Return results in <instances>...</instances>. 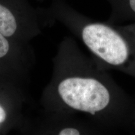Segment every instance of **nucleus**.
I'll list each match as a JSON object with an SVG mask.
<instances>
[{
    "label": "nucleus",
    "instance_id": "obj_1",
    "mask_svg": "<svg viewBox=\"0 0 135 135\" xmlns=\"http://www.w3.org/2000/svg\"><path fill=\"white\" fill-rule=\"evenodd\" d=\"M53 64L51 79L41 99L45 112L81 114L109 132L132 127L135 99L73 38L65 37L61 42Z\"/></svg>",
    "mask_w": 135,
    "mask_h": 135
},
{
    "label": "nucleus",
    "instance_id": "obj_2",
    "mask_svg": "<svg viewBox=\"0 0 135 135\" xmlns=\"http://www.w3.org/2000/svg\"><path fill=\"white\" fill-rule=\"evenodd\" d=\"M70 28L99 66L135 78L134 28H116L98 22L72 25Z\"/></svg>",
    "mask_w": 135,
    "mask_h": 135
},
{
    "label": "nucleus",
    "instance_id": "obj_3",
    "mask_svg": "<svg viewBox=\"0 0 135 135\" xmlns=\"http://www.w3.org/2000/svg\"><path fill=\"white\" fill-rule=\"evenodd\" d=\"M35 58L30 44L20 43L0 32V82L16 89L27 99Z\"/></svg>",
    "mask_w": 135,
    "mask_h": 135
},
{
    "label": "nucleus",
    "instance_id": "obj_4",
    "mask_svg": "<svg viewBox=\"0 0 135 135\" xmlns=\"http://www.w3.org/2000/svg\"><path fill=\"white\" fill-rule=\"evenodd\" d=\"M0 32L20 43L30 44L41 30L25 0H0Z\"/></svg>",
    "mask_w": 135,
    "mask_h": 135
},
{
    "label": "nucleus",
    "instance_id": "obj_5",
    "mask_svg": "<svg viewBox=\"0 0 135 135\" xmlns=\"http://www.w3.org/2000/svg\"><path fill=\"white\" fill-rule=\"evenodd\" d=\"M37 131L46 134H101L109 133L93 121L76 114L44 112L43 119L38 123Z\"/></svg>",
    "mask_w": 135,
    "mask_h": 135
},
{
    "label": "nucleus",
    "instance_id": "obj_6",
    "mask_svg": "<svg viewBox=\"0 0 135 135\" xmlns=\"http://www.w3.org/2000/svg\"><path fill=\"white\" fill-rule=\"evenodd\" d=\"M28 100L16 89L0 82V133L15 127H25L26 121L22 109Z\"/></svg>",
    "mask_w": 135,
    "mask_h": 135
},
{
    "label": "nucleus",
    "instance_id": "obj_7",
    "mask_svg": "<svg viewBox=\"0 0 135 135\" xmlns=\"http://www.w3.org/2000/svg\"><path fill=\"white\" fill-rule=\"evenodd\" d=\"M128 4L130 11L135 15V0H128Z\"/></svg>",
    "mask_w": 135,
    "mask_h": 135
},
{
    "label": "nucleus",
    "instance_id": "obj_8",
    "mask_svg": "<svg viewBox=\"0 0 135 135\" xmlns=\"http://www.w3.org/2000/svg\"><path fill=\"white\" fill-rule=\"evenodd\" d=\"M132 127L133 128V129H134V132L135 133V119H134V122H133V124Z\"/></svg>",
    "mask_w": 135,
    "mask_h": 135
}]
</instances>
